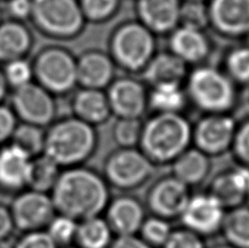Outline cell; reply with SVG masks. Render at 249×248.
<instances>
[{"instance_id": "3", "label": "cell", "mask_w": 249, "mask_h": 248, "mask_svg": "<svg viewBox=\"0 0 249 248\" xmlns=\"http://www.w3.org/2000/svg\"><path fill=\"white\" fill-rule=\"evenodd\" d=\"M193 140V128L179 113H159L142 126L141 152L153 164L173 163Z\"/></svg>"}, {"instance_id": "30", "label": "cell", "mask_w": 249, "mask_h": 248, "mask_svg": "<svg viewBox=\"0 0 249 248\" xmlns=\"http://www.w3.org/2000/svg\"><path fill=\"white\" fill-rule=\"evenodd\" d=\"M149 103L158 113L176 114L184 108L186 96L179 84H164L153 87Z\"/></svg>"}, {"instance_id": "21", "label": "cell", "mask_w": 249, "mask_h": 248, "mask_svg": "<svg viewBox=\"0 0 249 248\" xmlns=\"http://www.w3.org/2000/svg\"><path fill=\"white\" fill-rule=\"evenodd\" d=\"M32 159L12 144L0 148V187L16 192L28 184Z\"/></svg>"}, {"instance_id": "37", "label": "cell", "mask_w": 249, "mask_h": 248, "mask_svg": "<svg viewBox=\"0 0 249 248\" xmlns=\"http://www.w3.org/2000/svg\"><path fill=\"white\" fill-rule=\"evenodd\" d=\"M226 68L230 77L241 83L249 82V47L232 51L226 59Z\"/></svg>"}, {"instance_id": "6", "label": "cell", "mask_w": 249, "mask_h": 248, "mask_svg": "<svg viewBox=\"0 0 249 248\" xmlns=\"http://www.w3.org/2000/svg\"><path fill=\"white\" fill-rule=\"evenodd\" d=\"M190 99L209 114H226L236 100L232 79L211 67L196 69L188 79Z\"/></svg>"}, {"instance_id": "16", "label": "cell", "mask_w": 249, "mask_h": 248, "mask_svg": "<svg viewBox=\"0 0 249 248\" xmlns=\"http://www.w3.org/2000/svg\"><path fill=\"white\" fill-rule=\"evenodd\" d=\"M179 0H138L140 23L153 34H166L179 24Z\"/></svg>"}, {"instance_id": "2", "label": "cell", "mask_w": 249, "mask_h": 248, "mask_svg": "<svg viewBox=\"0 0 249 248\" xmlns=\"http://www.w3.org/2000/svg\"><path fill=\"white\" fill-rule=\"evenodd\" d=\"M97 137L94 127L77 117L55 121L45 131L43 154L59 167L80 166L94 153Z\"/></svg>"}, {"instance_id": "18", "label": "cell", "mask_w": 249, "mask_h": 248, "mask_svg": "<svg viewBox=\"0 0 249 248\" xmlns=\"http://www.w3.org/2000/svg\"><path fill=\"white\" fill-rule=\"evenodd\" d=\"M144 221V211L137 199L123 196L107 206L106 222L117 236L136 235Z\"/></svg>"}, {"instance_id": "29", "label": "cell", "mask_w": 249, "mask_h": 248, "mask_svg": "<svg viewBox=\"0 0 249 248\" xmlns=\"http://www.w3.org/2000/svg\"><path fill=\"white\" fill-rule=\"evenodd\" d=\"M45 128L19 123L9 143L15 145L31 159L43 154L45 143Z\"/></svg>"}, {"instance_id": "12", "label": "cell", "mask_w": 249, "mask_h": 248, "mask_svg": "<svg viewBox=\"0 0 249 248\" xmlns=\"http://www.w3.org/2000/svg\"><path fill=\"white\" fill-rule=\"evenodd\" d=\"M224 215V208L211 195L202 194L190 197L180 219L186 229L204 236L219 231Z\"/></svg>"}, {"instance_id": "49", "label": "cell", "mask_w": 249, "mask_h": 248, "mask_svg": "<svg viewBox=\"0 0 249 248\" xmlns=\"http://www.w3.org/2000/svg\"><path fill=\"white\" fill-rule=\"evenodd\" d=\"M186 1H194V2H202L204 0H186Z\"/></svg>"}, {"instance_id": "9", "label": "cell", "mask_w": 249, "mask_h": 248, "mask_svg": "<svg viewBox=\"0 0 249 248\" xmlns=\"http://www.w3.org/2000/svg\"><path fill=\"white\" fill-rule=\"evenodd\" d=\"M106 180L114 187L131 190L141 187L150 179L154 164L141 151L133 148L114 152L105 163Z\"/></svg>"}, {"instance_id": "22", "label": "cell", "mask_w": 249, "mask_h": 248, "mask_svg": "<svg viewBox=\"0 0 249 248\" xmlns=\"http://www.w3.org/2000/svg\"><path fill=\"white\" fill-rule=\"evenodd\" d=\"M171 50V53L186 64L199 63L207 58L210 53V44L202 30L180 25L173 31Z\"/></svg>"}, {"instance_id": "44", "label": "cell", "mask_w": 249, "mask_h": 248, "mask_svg": "<svg viewBox=\"0 0 249 248\" xmlns=\"http://www.w3.org/2000/svg\"><path fill=\"white\" fill-rule=\"evenodd\" d=\"M13 228L15 225H13L10 210H8L6 207L0 206V240L10 235Z\"/></svg>"}, {"instance_id": "8", "label": "cell", "mask_w": 249, "mask_h": 248, "mask_svg": "<svg viewBox=\"0 0 249 248\" xmlns=\"http://www.w3.org/2000/svg\"><path fill=\"white\" fill-rule=\"evenodd\" d=\"M9 105L20 123L46 128L56 121L55 96L36 82L13 90Z\"/></svg>"}, {"instance_id": "50", "label": "cell", "mask_w": 249, "mask_h": 248, "mask_svg": "<svg viewBox=\"0 0 249 248\" xmlns=\"http://www.w3.org/2000/svg\"><path fill=\"white\" fill-rule=\"evenodd\" d=\"M247 199L249 200V186H248V194H247Z\"/></svg>"}, {"instance_id": "45", "label": "cell", "mask_w": 249, "mask_h": 248, "mask_svg": "<svg viewBox=\"0 0 249 248\" xmlns=\"http://www.w3.org/2000/svg\"><path fill=\"white\" fill-rule=\"evenodd\" d=\"M9 91H10V89H9L6 79L3 77L2 69L0 68V104L4 103V100L9 95Z\"/></svg>"}, {"instance_id": "51", "label": "cell", "mask_w": 249, "mask_h": 248, "mask_svg": "<svg viewBox=\"0 0 249 248\" xmlns=\"http://www.w3.org/2000/svg\"><path fill=\"white\" fill-rule=\"evenodd\" d=\"M0 1H6V0H0Z\"/></svg>"}, {"instance_id": "28", "label": "cell", "mask_w": 249, "mask_h": 248, "mask_svg": "<svg viewBox=\"0 0 249 248\" xmlns=\"http://www.w3.org/2000/svg\"><path fill=\"white\" fill-rule=\"evenodd\" d=\"M59 175L60 167L50 158L41 154L31 160L26 186H29L31 190L47 194L52 192Z\"/></svg>"}, {"instance_id": "25", "label": "cell", "mask_w": 249, "mask_h": 248, "mask_svg": "<svg viewBox=\"0 0 249 248\" xmlns=\"http://www.w3.org/2000/svg\"><path fill=\"white\" fill-rule=\"evenodd\" d=\"M211 164L207 154L198 149H187L173 162V176L187 187L196 186L207 178Z\"/></svg>"}, {"instance_id": "43", "label": "cell", "mask_w": 249, "mask_h": 248, "mask_svg": "<svg viewBox=\"0 0 249 248\" xmlns=\"http://www.w3.org/2000/svg\"><path fill=\"white\" fill-rule=\"evenodd\" d=\"M108 248H153L136 235L117 236Z\"/></svg>"}, {"instance_id": "46", "label": "cell", "mask_w": 249, "mask_h": 248, "mask_svg": "<svg viewBox=\"0 0 249 248\" xmlns=\"http://www.w3.org/2000/svg\"><path fill=\"white\" fill-rule=\"evenodd\" d=\"M0 248H15L11 243L9 242L7 238H3V240H0Z\"/></svg>"}, {"instance_id": "32", "label": "cell", "mask_w": 249, "mask_h": 248, "mask_svg": "<svg viewBox=\"0 0 249 248\" xmlns=\"http://www.w3.org/2000/svg\"><path fill=\"white\" fill-rule=\"evenodd\" d=\"M143 124L139 118H119L114 126V139L122 149L133 148L139 143Z\"/></svg>"}, {"instance_id": "10", "label": "cell", "mask_w": 249, "mask_h": 248, "mask_svg": "<svg viewBox=\"0 0 249 248\" xmlns=\"http://www.w3.org/2000/svg\"><path fill=\"white\" fill-rule=\"evenodd\" d=\"M13 225L20 231H42L55 218V207L51 196L35 190L22 193L12 202L10 210Z\"/></svg>"}, {"instance_id": "39", "label": "cell", "mask_w": 249, "mask_h": 248, "mask_svg": "<svg viewBox=\"0 0 249 248\" xmlns=\"http://www.w3.org/2000/svg\"><path fill=\"white\" fill-rule=\"evenodd\" d=\"M232 148L237 160L249 170V121L236 129Z\"/></svg>"}, {"instance_id": "7", "label": "cell", "mask_w": 249, "mask_h": 248, "mask_svg": "<svg viewBox=\"0 0 249 248\" xmlns=\"http://www.w3.org/2000/svg\"><path fill=\"white\" fill-rule=\"evenodd\" d=\"M113 59L128 71L143 70L155 51L154 35L140 22L123 24L110 42Z\"/></svg>"}, {"instance_id": "41", "label": "cell", "mask_w": 249, "mask_h": 248, "mask_svg": "<svg viewBox=\"0 0 249 248\" xmlns=\"http://www.w3.org/2000/svg\"><path fill=\"white\" fill-rule=\"evenodd\" d=\"M33 0H6L4 10L9 20L25 22L31 19Z\"/></svg>"}, {"instance_id": "15", "label": "cell", "mask_w": 249, "mask_h": 248, "mask_svg": "<svg viewBox=\"0 0 249 248\" xmlns=\"http://www.w3.org/2000/svg\"><path fill=\"white\" fill-rule=\"evenodd\" d=\"M107 100L112 114L118 118H140L146 107V94L142 84L131 78H121L110 83Z\"/></svg>"}, {"instance_id": "47", "label": "cell", "mask_w": 249, "mask_h": 248, "mask_svg": "<svg viewBox=\"0 0 249 248\" xmlns=\"http://www.w3.org/2000/svg\"><path fill=\"white\" fill-rule=\"evenodd\" d=\"M3 9H2V7L0 6V23H1V22L3 21Z\"/></svg>"}, {"instance_id": "13", "label": "cell", "mask_w": 249, "mask_h": 248, "mask_svg": "<svg viewBox=\"0 0 249 248\" xmlns=\"http://www.w3.org/2000/svg\"><path fill=\"white\" fill-rule=\"evenodd\" d=\"M189 199V187L171 176L159 180L151 188L148 206L159 218L170 220L180 218Z\"/></svg>"}, {"instance_id": "31", "label": "cell", "mask_w": 249, "mask_h": 248, "mask_svg": "<svg viewBox=\"0 0 249 248\" xmlns=\"http://www.w3.org/2000/svg\"><path fill=\"white\" fill-rule=\"evenodd\" d=\"M1 69L11 91L34 82L32 61H29L26 58L12 60L10 63L4 64Z\"/></svg>"}, {"instance_id": "42", "label": "cell", "mask_w": 249, "mask_h": 248, "mask_svg": "<svg viewBox=\"0 0 249 248\" xmlns=\"http://www.w3.org/2000/svg\"><path fill=\"white\" fill-rule=\"evenodd\" d=\"M15 248H58L46 231L28 232L17 243Z\"/></svg>"}, {"instance_id": "36", "label": "cell", "mask_w": 249, "mask_h": 248, "mask_svg": "<svg viewBox=\"0 0 249 248\" xmlns=\"http://www.w3.org/2000/svg\"><path fill=\"white\" fill-rule=\"evenodd\" d=\"M208 23V9L202 2L186 1L185 4H181L179 12V24L181 26L202 30Z\"/></svg>"}, {"instance_id": "17", "label": "cell", "mask_w": 249, "mask_h": 248, "mask_svg": "<svg viewBox=\"0 0 249 248\" xmlns=\"http://www.w3.org/2000/svg\"><path fill=\"white\" fill-rule=\"evenodd\" d=\"M249 186V170L246 167L235 168L217 175L210 186L208 194L226 209L241 207L247 199Z\"/></svg>"}, {"instance_id": "14", "label": "cell", "mask_w": 249, "mask_h": 248, "mask_svg": "<svg viewBox=\"0 0 249 248\" xmlns=\"http://www.w3.org/2000/svg\"><path fill=\"white\" fill-rule=\"evenodd\" d=\"M209 23L226 36L249 35V0H211Z\"/></svg>"}, {"instance_id": "27", "label": "cell", "mask_w": 249, "mask_h": 248, "mask_svg": "<svg viewBox=\"0 0 249 248\" xmlns=\"http://www.w3.org/2000/svg\"><path fill=\"white\" fill-rule=\"evenodd\" d=\"M229 245L249 248V208L237 207L225 213L221 227Z\"/></svg>"}, {"instance_id": "1", "label": "cell", "mask_w": 249, "mask_h": 248, "mask_svg": "<svg viewBox=\"0 0 249 248\" xmlns=\"http://www.w3.org/2000/svg\"><path fill=\"white\" fill-rule=\"evenodd\" d=\"M51 198L56 212L81 222L100 216L108 206L109 193L103 177L75 166L60 172Z\"/></svg>"}, {"instance_id": "20", "label": "cell", "mask_w": 249, "mask_h": 248, "mask_svg": "<svg viewBox=\"0 0 249 248\" xmlns=\"http://www.w3.org/2000/svg\"><path fill=\"white\" fill-rule=\"evenodd\" d=\"M114 78L113 59L102 52H88L77 59L78 84L84 89H102Z\"/></svg>"}, {"instance_id": "23", "label": "cell", "mask_w": 249, "mask_h": 248, "mask_svg": "<svg viewBox=\"0 0 249 248\" xmlns=\"http://www.w3.org/2000/svg\"><path fill=\"white\" fill-rule=\"evenodd\" d=\"M72 110L74 117L93 127L105 123L112 115L107 95L95 89L82 88L75 93L72 99Z\"/></svg>"}, {"instance_id": "11", "label": "cell", "mask_w": 249, "mask_h": 248, "mask_svg": "<svg viewBox=\"0 0 249 248\" xmlns=\"http://www.w3.org/2000/svg\"><path fill=\"white\" fill-rule=\"evenodd\" d=\"M236 124L226 114H210L193 129L196 149L208 157L220 156L232 147Z\"/></svg>"}, {"instance_id": "40", "label": "cell", "mask_w": 249, "mask_h": 248, "mask_svg": "<svg viewBox=\"0 0 249 248\" xmlns=\"http://www.w3.org/2000/svg\"><path fill=\"white\" fill-rule=\"evenodd\" d=\"M19 123V119L17 118L10 105L6 103L0 104V144L10 141Z\"/></svg>"}, {"instance_id": "26", "label": "cell", "mask_w": 249, "mask_h": 248, "mask_svg": "<svg viewBox=\"0 0 249 248\" xmlns=\"http://www.w3.org/2000/svg\"><path fill=\"white\" fill-rule=\"evenodd\" d=\"M112 230L100 216L78 223L74 241L79 248H108L112 244Z\"/></svg>"}, {"instance_id": "19", "label": "cell", "mask_w": 249, "mask_h": 248, "mask_svg": "<svg viewBox=\"0 0 249 248\" xmlns=\"http://www.w3.org/2000/svg\"><path fill=\"white\" fill-rule=\"evenodd\" d=\"M33 45V33L24 22L6 20L0 23V64L26 58Z\"/></svg>"}, {"instance_id": "48", "label": "cell", "mask_w": 249, "mask_h": 248, "mask_svg": "<svg viewBox=\"0 0 249 248\" xmlns=\"http://www.w3.org/2000/svg\"><path fill=\"white\" fill-rule=\"evenodd\" d=\"M212 248H235V247H233V246H231V245H219V246H214V247H212Z\"/></svg>"}, {"instance_id": "4", "label": "cell", "mask_w": 249, "mask_h": 248, "mask_svg": "<svg viewBox=\"0 0 249 248\" xmlns=\"http://www.w3.org/2000/svg\"><path fill=\"white\" fill-rule=\"evenodd\" d=\"M32 22L42 35L54 39H70L86 24L79 0H33Z\"/></svg>"}, {"instance_id": "34", "label": "cell", "mask_w": 249, "mask_h": 248, "mask_svg": "<svg viewBox=\"0 0 249 248\" xmlns=\"http://www.w3.org/2000/svg\"><path fill=\"white\" fill-rule=\"evenodd\" d=\"M86 21L103 22L112 18L119 8V0H79Z\"/></svg>"}, {"instance_id": "33", "label": "cell", "mask_w": 249, "mask_h": 248, "mask_svg": "<svg viewBox=\"0 0 249 248\" xmlns=\"http://www.w3.org/2000/svg\"><path fill=\"white\" fill-rule=\"evenodd\" d=\"M140 233L142 240L154 248L164 246L171 235L172 230L167 220L154 216L143 221Z\"/></svg>"}, {"instance_id": "35", "label": "cell", "mask_w": 249, "mask_h": 248, "mask_svg": "<svg viewBox=\"0 0 249 248\" xmlns=\"http://www.w3.org/2000/svg\"><path fill=\"white\" fill-rule=\"evenodd\" d=\"M78 223L77 221L70 219L68 216L59 214L51 221L46 232L56 243L57 246H66L74 241Z\"/></svg>"}, {"instance_id": "5", "label": "cell", "mask_w": 249, "mask_h": 248, "mask_svg": "<svg viewBox=\"0 0 249 248\" xmlns=\"http://www.w3.org/2000/svg\"><path fill=\"white\" fill-rule=\"evenodd\" d=\"M34 82L54 96L68 94L78 84L77 59L60 46L42 48L32 61Z\"/></svg>"}, {"instance_id": "52", "label": "cell", "mask_w": 249, "mask_h": 248, "mask_svg": "<svg viewBox=\"0 0 249 248\" xmlns=\"http://www.w3.org/2000/svg\"><path fill=\"white\" fill-rule=\"evenodd\" d=\"M72 248H75V247H72ZM78 248H79V247H78Z\"/></svg>"}, {"instance_id": "24", "label": "cell", "mask_w": 249, "mask_h": 248, "mask_svg": "<svg viewBox=\"0 0 249 248\" xmlns=\"http://www.w3.org/2000/svg\"><path fill=\"white\" fill-rule=\"evenodd\" d=\"M186 63L173 53L154 55L144 70V79L152 87L179 84L186 77Z\"/></svg>"}, {"instance_id": "38", "label": "cell", "mask_w": 249, "mask_h": 248, "mask_svg": "<svg viewBox=\"0 0 249 248\" xmlns=\"http://www.w3.org/2000/svg\"><path fill=\"white\" fill-rule=\"evenodd\" d=\"M163 248H204L201 236L188 229L172 231Z\"/></svg>"}]
</instances>
